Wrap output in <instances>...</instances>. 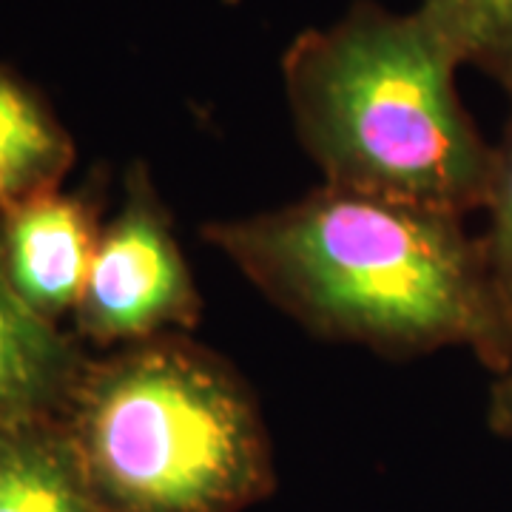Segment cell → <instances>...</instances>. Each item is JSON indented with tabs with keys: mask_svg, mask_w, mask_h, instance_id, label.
<instances>
[{
	"mask_svg": "<svg viewBox=\"0 0 512 512\" xmlns=\"http://www.w3.org/2000/svg\"><path fill=\"white\" fill-rule=\"evenodd\" d=\"M487 421L501 439L512 441V365L495 376L487 402Z\"/></svg>",
	"mask_w": 512,
	"mask_h": 512,
	"instance_id": "cell-11",
	"label": "cell"
},
{
	"mask_svg": "<svg viewBox=\"0 0 512 512\" xmlns=\"http://www.w3.org/2000/svg\"><path fill=\"white\" fill-rule=\"evenodd\" d=\"M171 225L146 163H131L120 208L100 228L92 268L72 313L80 339L120 348L163 333H185L200 322V291Z\"/></svg>",
	"mask_w": 512,
	"mask_h": 512,
	"instance_id": "cell-4",
	"label": "cell"
},
{
	"mask_svg": "<svg viewBox=\"0 0 512 512\" xmlns=\"http://www.w3.org/2000/svg\"><path fill=\"white\" fill-rule=\"evenodd\" d=\"M458 69L419 9L373 0L296 35L282 55L296 137L325 185L467 217L484 205L493 143L461 103Z\"/></svg>",
	"mask_w": 512,
	"mask_h": 512,
	"instance_id": "cell-2",
	"label": "cell"
},
{
	"mask_svg": "<svg viewBox=\"0 0 512 512\" xmlns=\"http://www.w3.org/2000/svg\"><path fill=\"white\" fill-rule=\"evenodd\" d=\"M419 12L450 43L461 66H473L512 100V0H421Z\"/></svg>",
	"mask_w": 512,
	"mask_h": 512,
	"instance_id": "cell-9",
	"label": "cell"
},
{
	"mask_svg": "<svg viewBox=\"0 0 512 512\" xmlns=\"http://www.w3.org/2000/svg\"><path fill=\"white\" fill-rule=\"evenodd\" d=\"M86 350L15 291L0 259V424L57 419Z\"/></svg>",
	"mask_w": 512,
	"mask_h": 512,
	"instance_id": "cell-6",
	"label": "cell"
},
{
	"mask_svg": "<svg viewBox=\"0 0 512 512\" xmlns=\"http://www.w3.org/2000/svg\"><path fill=\"white\" fill-rule=\"evenodd\" d=\"M77 148L52 103L0 63V211L60 188Z\"/></svg>",
	"mask_w": 512,
	"mask_h": 512,
	"instance_id": "cell-7",
	"label": "cell"
},
{
	"mask_svg": "<svg viewBox=\"0 0 512 512\" xmlns=\"http://www.w3.org/2000/svg\"><path fill=\"white\" fill-rule=\"evenodd\" d=\"M276 308L316 336L387 356L467 348L512 365L481 237L461 214L322 185L302 200L202 228Z\"/></svg>",
	"mask_w": 512,
	"mask_h": 512,
	"instance_id": "cell-1",
	"label": "cell"
},
{
	"mask_svg": "<svg viewBox=\"0 0 512 512\" xmlns=\"http://www.w3.org/2000/svg\"><path fill=\"white\" fill-rule=\"evenodd\" d=\"M481 208L490 214V225H487V234L481 237V248H484L495 299L512 330V111L498 143H493L490 180H487V194H484Z\"/></svg>",
	"mask_w": 512,
	"mask_h": 512,
	"instance_id": "cell-10",
	"label": "cell"
},
{
	"mask_svg": "<svg viewBox=\"0 0 512 512\" xmlns=\"http://www.w3.org/2000/svg\"><path fill=\"white\" fill-rule=\"evenodd\" d=\"M97 202L63 188L0 211V259L15 291L60 325L74 313L100 237Z\"/></svg>",
	"mask_w": 512,
	"mask_h": 512,
	"instance_id": "cell-5",
	"label": "cell"
},
{
	"mask_svg": "<svg viewBox=\"0 0 512 512\" xmlns=\"http://www.w3.org/2000/svg\"><path fill=\"white\" fill-rule=\"evenodd\" d=\"M55 421L106 512H245L276 487L254 390L185 333L89 356Z\"/></svg>",
	"mask_w": 512,
	"mask_h": 512,
	"instance_id": "cell-3",
	"label": "cell"
},
{
	"mask_svg": "<svg viewBox=\"0 0 512 512\" xmlns=\"http://www.w3.org/2000/svg\"><path fill=\"white\" fill-rule=\"evenodd\" d=\"M0 512H106L55 419L0 424Z\"/></svg>",
	"mask_w": 512,
	"mask_h": 512,
	"instance_id": "cell-8",
	"label": "cell"
}]
</instances>
